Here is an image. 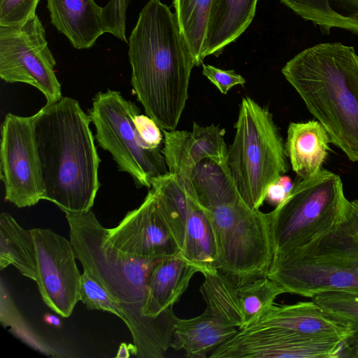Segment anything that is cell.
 <instances>
[{
    "label": "cell",
    "instance_id": "30",
    "mask_svg": "<svg viewBox=\"0 0 358 358\" xmlns=\"http://www.w3.org/2000/svg\"><path fill=\"white\" fill-rule=\"evenodd\" d=\"M79 298L90 310H101L111 313L124 322L126 319L119 306L100 282L87 269L81 274Z\"/></svg>",
    "mask_w": 358,
    "mask_h": 358
},
{
    "label": "cell",
    "instance_id": "21",
    "mask_svg": "<svg viewBox=\"0 0 358 358\" xmlns=\"http://www.w3.org/2000/svg\"><path fill=\"white\" fill-rule=\"evenodd\" d=\"M150 183L163 220L180 252L189 204L192 200H197L192 176L168 172L152 178Z\"/></svg>",
    "mask_w": 358,
    "mask_h": 358
},
{
    "label": "cell",
    "instance_id": "5",
    "mask_svg": "<svg viewBox=\"0 0 358 358\" xmlns=\"http://www.w3.org/2000/svg\"><path fill=\"white\" fill-rule=\"evenodd\" d=\"M266 276L286 293L312 298L329 291H358V200L308 244L276 255Z\"/></svg>",
    "mask_w": 358,
    "mask_h": 358
},
{
    "label": "cell",
    "instance_id": "22",
    "mask_svg": "<svg viewBox=\"0 0 358 358\" xmlns=\"http://www.w3.org/2000/svg\"><path fill=\"white\" fill-rule=\"evenodd\" d=\"M180 254L203 275L217 271L213 229L204 208L195 199L189 204Z\"/></svg>",
    "mask_w": 358,
    "mask_h": 358
},
{
    "label": "cell",
    "instance_id": "13",
    "mask_svg": "<svg viewBox=\"0 0 358 358\" xmlns=\"http://www.w3.org/2000/svg\"><path fill=\"white\" fill-rule=\"evenodd\" d=\"M37 262L36 282L43 302L64 317L80 301L81 274L71 241L48 229H31Z\"/></svg>",
    "mask_w": 358,
    "mask_h": 358
},
{
    "label": "cell",
    "instance_id": "33",
    "mask_svg": "<svg viewBox=\"0 0 358 358\" xmlns=\"http://www.w3.org/2000/svg\"><path fill=\"white\" fill-rule=\"evenodd\" d=\"M134 123L141 141L146 148L160 149L163 136L161 128L152 118L140 113L134 117Z\"/></svg>",
    "mask_w": 358,
    "mask_h": 358
},
{
    "label": "cell",
    "instance_id": "17",
    "mask_svg": "<svg viewBox=\"0 0 358 358\" xmlns=\"http://www.w3.org/2000/svg\"><path fill=\"white\" fill-rule=\"evenodd\" d=\"M51 23L76 49L92 48L104 34L103 7L94 0H46Z\"/></svg>",
    "mask_w": 358,
    "mask_h": 358
},
{
    "label": "cell",
    "instance_id": "35",
    "mask_svg": "<svg viewBox=\"0 0 358 358\" xmlns=\"http://www.w3.org/2000/svg\"><path fill=\"white\" fill-rule=\"evenodd\" d=\"M341 357L358 358V331L345 341Z\"/></svg>",
    "mask_w": 358,
    "mask_h": 358
},
{
    "label": "cell",
    "instance_id": "37",
    "mask_svg": "<svg viewBox=\"0 0 358 358\" xmlns=\"http://www.w3.org/2000/svg\"><path fill=\"white\" fill-rule=\"evenodd\" d=\"M285 189L287 192L289 194L294 187V183L292 180L287 176H281L278 180Z\"/></svg>",
    "mask_w": 358,
    "mask_h": 358
},
{
    "label": "cell",
    "instance_id": "28",
    "mask_svg": "<svg viewBox=\"0 0 358 358\" xmlns=\"http://www.w3.org/2000/svg\"><path fill=\"white\" fill-rule=\"evenodd\" d=\"M224 129L219 126L201 127L193 122L190 156L195 165L206 158L220 163L227 162L228 148L224 140Z\"/></svg>",
    "mask_w": 358,
    "mask_h": 358
},
{
    "label": "cell",
    "instance_id": "24",
    "mask_svg": "<svg viewBox=\"0 0 358 358\" xmlns=\"http://www.w3.org/2000/svg\"><path fill=\"white\" fill-rule=\"evenodd\" d=\"M296 15L329 30L358 34V0H280Z\"/></svg>",
    "mask_w": 358,
    "mask_h": 358
},
{
    "label": "cell",
    "instance_id": "16",
    "mask_svg": "<svg viewBox=\"0 0 358 358\" xmlns=\"http://www.w3.org/2000/svg\"><path fill=\"white\" fill-rule=\"evenodd\" d=\"M197 272L199 269L180 252L162 258L150 275L145 315L156 318L175 314L174 304L186 292Z\"/></svg>",
    "mask_w": 358,
    "mask_h": 358
},
{
    "label": "cell",
    "instance_id": "15",
    "mask_svg": "<svg viewBox=\"0 0 358 358\" xmlns=\"http://www.w3.org/2000/svg\"><path fill=\"white\" fill-rule=\"evenodd\" d=\"M265 327L285 329L310 336L346 339L356 331L326 315L312 300L293 304L273 303L243 329Z\"/></svg>",
    "mask_w": 358,
    "mask_h": 358
},
{
    "label": "cell",
    "instance_id": "1",
    "mask_svg": "<svg viewBox=\"0 0 358 358\" xmlns=\"http://www.w3.org/2000/svg\"><path fill=\"white\" fill-rule=\"evenodd\" d=\"M76 258L103 286L124 315L133 338L132 354L139 358H162L171 347L175 314L145 315L148 282L162 259H138L117 248L92 210L66 213ZM164 258V257H163Z\"/></svg>",
    "mask_w": 358,
    "mask_h": 358
},
{
    "label": "cell",
    "instance_id": "31",
    "mask_svg": "<svg viewBox=\"0 0 358 358\" xmlns=\"http://www.w3.org/2000/svg\"><path fill=\"white\" fill-rule=\"evenodd\" d=\"M40 0H0V26L23 24L33 18Z\"/></svg>",
    "mask_w": 358,
    "mask_h": 358
},
{
    "label": "cell",
    "instance_id": "10",
    "mask_svg": "<svg viewBox=\"0 0 358 358\" xmlns=\"http://www.w3.org/2000/svg\"><path fill=\"white\" fill-rule=\"evenodd\" d=\"M55 65L45 30L36 15L23 24L0 26V78L3 80L30 85L44 95L46 104L53 103L62 97Z\"/></svg>",
    "mask_w": 358,
    "mask_h": 358
},
{
    "label": "cell",
    "instance_id": "29",
    "mask_svg": "<svg viewBox=\"0 0 358 358\" xmlns=\"http://www.w3.org/2000/svg\"><path fill=\"white\" fill-rule=\"evenodd\" d=\"M311 299L326 315L358 331V291H329Z\"/></svg>",
    "mask_w": 358,
    "mask_h": 358
},
{
    "label": "cell",
    "instance_id": "7",
    "mask_svg": "<svg viewBox=\"0 0 358 358\" xmlns=\"http://www.w3.org/2000/svg\"><path fill=\"white\" fill-rule=\"evenodd\" d=\"M204 210L214 235L216 269L237 287L265 276L275 255L271 212L250 208L241 196Z\"/></svg>",
    "mask_w": 358,
    "mask_h": 358
},
{
    "label": "cell",
    "instance_id": "3",
    "mask_svg": "<svg viewBox=\"0 0 358 358\" xmlns=\"http://www.w3.org/2000/svg\"><path fill=\"white\" fill-rule=\"evenodd\" d=\"M34 116L43 199L65 214L90 210L100 187L101 159L89 115L77 100L62 96L45 104Z\"/></svg>",
    "mask_w": 358,
    "mask_h": 358
},
{
    "label": "cell",
    "instance_id": "14",
    "mask_svg": "<svg viewBox=\"0 0 358 358\" xmlns=\"http://www.w3.org/2000/svg\"><path fill=\"white\" fill-rule=\"evenodd\" d=\"M107 233L117 248L136 258L161 259L180 252L152 189L138 208L128 212L116 227L107 228Z\"/></svg>",
    "mask_w": 358,
    "mask_h": 358
},
{
    "label": "cell",
    "instance_id": "8",
    "mask_svg": "<svg viewBox=\"0 0 358 358\" xmlns=\"http://www.w3.org/2000/svg\"><path fill=\"white\" fill-rule=\"evenodd\" d=\"M348 199L340 176L322 169L300 179L287 197L271 211L275 255L303 246L329 229Z\"/></svg>",
    "mask_w": 358,
    "mask_h": 358
},
{
    "label": "cell",
    "instance_id": "9",
    "mask_svg": "<svg viewBox=\"0 0 358 358\" xmlns=\"http://www.w3.org/2000/svg\"><path fill=\"white\" fill-rule=\"evenodd\" d=\"M141 113L131 101L115 90L98 92L89 117L98 145L112 155L120 171L129 174L138 188L151 189L150 180L169 172L161 149H148L138 135L134 119Z\"/></svg>",
    "mask_w": 358,
    "mask_h": 358
},
{
    "label": "cell",
    "instance_id": "18",
    "mask_svg": "<svg viewBox=\"0 0 358 358\" xmlns=\"http://www.w3.org/2000/svg\"><path fill=\"white\" fill-rule=\"evenodd\" d=\"M258 0H212L203 56L220 55L251 24Z\"/></svg>",
    "mask_w": 358,
    "mask_h": 358
},
{
    "label": "cell",
    "instance_id": "20",
    "mask_svg": "<svg viewBox=\"0 0 358 358\" xmlns=\"http://www.w3.org/2000/svg\"><path fill=\"white\" fill-rule=\"evenodd\" d=\"M238 331L205 310L190 318H176L173 324L171 347L182 350L189 358H206L208 354Z\"/></svg>",
    "mask_w": 358,
    "mask_h": 358
},
{
    "label": "cell",
    "instance_id": "34",
    "mask_svg": "<svg viewBox=\"0 0 358 358\" xmlns=\"http://www.w3.org/2000/svg\"><path fill=\"white\" fill-rule=\"evenodd\" d=\"M289 195L284 187L278 182L271 185L266 192L265 201L275 207L280 205Z\"/></svg>",
    "mask_w": 358,
    "mask_h": 358
},
{
    "label": "cell",
    "instance_id": "38",
    "mask_svg": "<svg viewBox=\"0 0 358 358\" xmlns=\"http://www.w3.org/2000/svg\"><path fill=\"white\" fill-rule=\"evenodd\" d=\"M44 321L50 325L59 327L61 326V321L56 315L47 314L44 316Z\"/></svg>",
    "mask_w": 358,
    "mask_h": 358
},
{
    "label": "cell",
    "instance_id": "32",
    "mask_svg": "<svg viewBox=\"0 0 358 358\" xmlns=\"http://www.w3.org/2000/svg\"><path fill=\"white\" fill-rule=\"evenodd\" d=\"M202 73L223 94H227L233 87L245 83V79L234 70H223L202 64Z\"/></svg>",
    "mask_w": 358,
    "mask_h": 358
},
{
    "label": "cell",
    "instance_id": "19",
    "mask_svg": "<svg viewBox=\"0 0 358 358\" xmlns=\"http://www.w3.org/2000/svg\"><path fill=\"white\" fill-rule=\"evenodd\" d=\"M329 143L327 132L317 120L289 123L285 150L292 168L299 178L313 177L322 169Z\"/></svg>",
    "mask_w": 358,
    "mask_h": 358
},
{
    "label": "cell",
    "instance_id": "6",
    "mask_svg": "<svg viewBox=\"0 0 358 358\" xmlns=\"http://www.w3.org/2000/svg\"><path fill=\"white\" fill-rule=\"evenodd\" d=\"M227 164L244 202L259 210L268 187L289 169L285 145L273 114L250 97H243Z\"/></svg>",
    "mask_w": 358,
    "mask_h": 358
},
{
    "label": "cell",
    "instance_id": "2",
    "mask_svg": "<svg viewBox=\"0 0 358 358\" xmlns=\"http://www.w3.org/2000/svg\"><path fill=\"white\" fill-rule=\"evenodd\" d=\"M128 44L131 83L137 100L162 129L175 130L195 66L175 13L160 0L148 1Z\"/></svg>",
    "mask_w": 358,
    "mask_h": 358
},
{
    "label": "cell",
    "instance_id": "4",
    "mask_svg": "<svg viewBox=\"0 0 358 358\" xmlns=\"http://www.w3.org/2000/svg\"><path fill=\"white\" fill-rule=\"evenodd\" d=\"M282 73L331 143L358 162V55L340 42L308 48L289 60Z\"/></svg>",
    "mask_w": 358,
    "mask_h": 358
},
{
    "label": "cell",
    "instance_id": "12",
    "mask_svg": "<svg viewBox=\"0 0 358 358\" xmlns=\"http://www.w3.org/2000/svg\"><path fill=\"white\" fill-rule=\"evenodd\" d=\"M345 340L276 327L243 329L217 346L208 357L336 358L340 357Z\"/></svg>",
    "mask_w": 358,
    "mask_h": 358
},
{
    "label": "cell",
    "instance_id": "25",
    "mask_svg": "<svg viewBox=\"0 0 358 358\" xmlns=\"http://www.w3.org/2000/svg\"><path fill=\"white\" fill-rule=\"evenodd\" d=\"M199 292L206 309L229 326L241 329L244 323L238 287L217 270L203 275Z\"/></svg>",
    "mask_w": 358,
    "mask_h": 358
},
{
    "label": "cell",
    "instance_id": "36",
    "mask_svg": "<svg viewBox=\"0 0 358 358\" xmlns=\"http://www.w3.org/2000/svg\"><path fill=\"white\" fill-rule=\"evenodd\" d=\"M133 350V344L127 345L124 343H122L119 346V349L115 357L117 358H128L130 357V354H132Z\"/></svg>",
    "mask_w": 358,
    "mask_h": 358
},
{
    "label": "cell",
    "instance_id": "26",
    "mask_svg": "<svg viewBox=\"0 0 358 358\" xmlns=\"http://www.w3.org/2000/svg\"><path fill=\"white\" fill-rule=\"evenodd\" d=\"M212 0H173L179 28L196 66L203 64L204 45Z\"/></svg>",
    "mask_w": 358,
    "mask_h": 358
},
{
    "label": "cell",
    "instance_id": "27",
    "mask_svg": "<svg viewBox=\"0 0 358 358\" xmlns=\"http://www.w3.org/2000/svg\"><path fill=\"white\" fill-rule=\"evenodd\" d=\"M285 293L286 292L280 285L266 275L238 287L244 320L241 329L264 309L275 303L278 296Z\"/></svg>",
    "mask_w": 358,
    "mask_h": 358
},
{
    "label": "cell",
    "instance_id": "23",
    "mask_svg": "<svg viewBox=\"0 0 358 358\" xmlns=\"http://www.w3.org/2000/svg\"><path fill=\"white\" fill-rule=\"evenodd\" d=\"M9 265L36 281L37 262L31 230L22 228L4 212L0 215V268L3 270Z\"/></svg>",
    "mask_w": 358,
    "mask_h": 358
},
{
    "label": "cell",
    "instance_id": "11",
    "mask_svg": "<svg viewBox=\"0 0 358 358\" xmlns=\"http://www.w3.org/2000/svg\"><path fill=\"white\" fill-rule=\"evenodd\" d=\"M34 117L8 113L1 125L0 169L5 200L18 208L34 206L43 199Z\"/></svg>",
    "mask_w": 358,
    "mask_h": 358
}]
</instances>
